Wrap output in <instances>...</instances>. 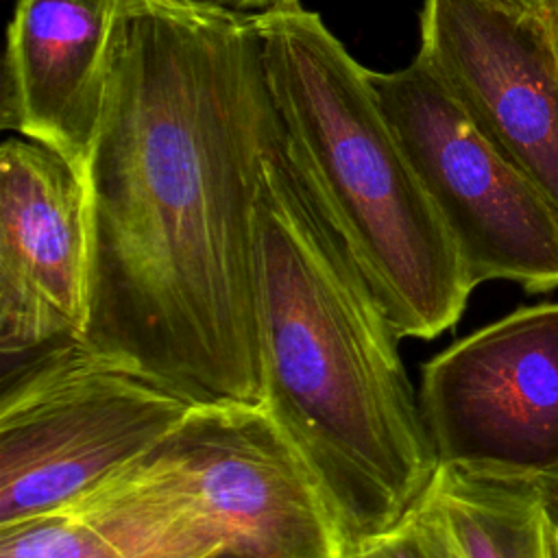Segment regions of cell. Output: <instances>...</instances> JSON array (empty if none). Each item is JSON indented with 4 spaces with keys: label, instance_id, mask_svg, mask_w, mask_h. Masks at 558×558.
Listing matches in <instances>:
<instances>
[{
    "label": "cell",
    "instance_id": "obj_1",
    "mask_svg": "<svg viewBox=\"0 0 558 558\" xmlns=\"http://www.w3.org/2000/svg\"><path fill=\"white\" fill-rule=\"evenodd\" d=\"M277 124L253 15L129 0L85 172L83 342L196 401L259 399L255 198Z\"/></svg>",
    "mask_w": 558,
    "mask_h": 558
},
{
    "label": "cell",
    "instance_id": "obj_2",
    "mask_svg": "<svg viewBox=\"0 0 558 558\" xmlns=\"http://www.w3.org/2000/svg\"><path fill=\"white\" fill-rule=\"evenodd\" d=\"M255 314L259 399L314 473L342 547L384 534L436 456L401 338L281 122L255 198Z\"/></svg>",
    "mask_w": 558,
    "mask_h": 558
},
{
    "label": "cell",
    "instance_id": "obj_3",
    "mask_svg": "<svg viewBox=\"0 0 558 558\" xmlns=\"http://www.w3.org/2000/svg\"><path fill=\"white\" fill-rule=\"evenodd\" d=\"M270 100L399 338L451 329L477 288L362 68L318 13H255Z\"/></svg>",
    "mask_w": 558,
    "mask_h": 558
},
{
    "label": "cell",
    "instance_id": "obj_4",
    "mask_svg": "<svg viewBox=\"0 0 558 558\" xmlns=\"http://www.w3.org/2000/svg\"><path fill=\"white\" fill-rule=\"evenodd\" d=\"M120 558H338L307 462L262 399L198 401L144 458L57 510Z\"/></svg>",
    "mask_w": 558,
    "mask_h": 558
},
{
    "label": "cell",
    "instance_id": "obj_5",
    "mask_svg": "<svg viewBox=\"0 0 558 558\" xmlns=\"http://www.w3.org/2000/svg\"><path fill=\"white\" fill-rule=\"evenodd\" d=\"M194 403L83 340L37 351L0 397V527L57 512L131 466Z\"/></svg>",
    "mask_w": 558,
    "mask_h": 558
},
{
    "label": "cell",
    "instance_id": "obj_6",
    "mask_svg": "<svg viewBox=\"0 0 558 558\" xmlns=\"http://www.w3.org/2000/svg\"><path fill=\"white\" fill-rule=\"evenodd\" d=\"M368 81L473 283L556 290L558 214L477 129L432 63L418 52L401 70H368Z\"/></svg>",
    "mask_w": 558,
    "mask_h": 558
},
{
    "label": "cell",
    "instance_id": "obj_7",
    "mask_svg": "<svg viewBox=\"0 0 558 558\" xmlns=\"http://www.w3.org/2000/svg\"><path fill=\"white\" fill-rule=\"evenodd\" d=\"M418 403L436 464L558 477V301L519 307L436 353Z\"/></svg>",
    "mask_w": 558,
    "mask_h": 558
},
{
    "label": "cell",
    "instance_id": "obj_8",
    "mask_svg": "<svg viewBox=\"0 0 558 558\" xmlns=\"http://www.w3.org/2000/svg\"><path fill=\"white\" fill-rule=\"evenodd\" d=\"M94 268L85 177L33 140L0 148V353L83 340Z\"/></svg>",
    "mask_w": 558,
    "mask_h": 558
},
{
    "label": "cell",
    "instance_id": "obj_9",
    "mask_svg": "<svg viewBox=\"0 0 558 558\" xmlns=\"http://www.w3.org/2000/svg\"><path fill=\"white\" fill-rule=\"evenodd\" d=\"M418 52L558 214V54L543 11L425 0Z\"/></svg>",
    "mask_w": 558,
    "mask_h": 558
},
{
    "label": "cell",
    "instance_id": "obj_10",
    "mask_svg": "<svg viewBox=\"0 0 558 558\" xmlns=\"http://www.w3.org/2000/svg\"><path fill=\"white\" fill-rule=\"evenodd\" d=\"M129 0H15L0 126L44 144L83 177L107 109Z\"/></svg>",
    "mask_w": 558,
    "mask_h": 558
},
{
    "label": "cell",
    "instance_id": "obj_11",
    "mask_svg": "<svg viewBox=\"0 0 558 558\" xmlns=\"http://www.w3.org/2000/svg\"><path fill=\"white\" fill-rule=\"evenodd\" d=\"M551 480L438 462L416 506L458 558H549Z\"/></svg>",
    "mask_w": 558,
    "mask_h": 558
},
{
    "label": "cell",
    "instance_id": "obj_12",
    "mask_svg": "<svg viewBox=\"0 0 558 558\" xmlns=\"http://www.w3.org/2000/svg\"><path fill=\"white\" fill-rule=\"evenodd\" d=\"M0 558H120L89 525L48 512L0 527Z\"/></svg>",
    "mask_w": 558,
    "mask_h": 558
},
{
    "label": "cell",
    "instance_id": "obj_13",
    "mask_svg": "<svg viewBox=\"0 0 558 558\" xmlns=\"http://www.w3.org/2000/svg\"><path fill=\"white\" fill-rule=\"evenodd\" d=\"M338 558H458L438 525L414 504L408 514L368 541L344 549Z\"/></svg>",
    "mask_w": 558,
    "mask_h": 558
},
{
    "label": "cell",
    "instance_id": "obj_14",
    "mask_svg": "<svg viewBox=\"0 0 558 558\" xmlns=\"http://www.w3.org/2000/svg\"><path fill=\"white\" fill-rule=\"evenodd\" d=\"M187 2L205 4V7H214V9H225V11H233V13L255 15V13H264L268 9H275V7H279L288 0H187Z\"/></svg>",
    "mask_w": 558,
    "mask_h": 558
},
{
    "label": "cell",
    "instance_id": "obj_15",
    "mask_svg": "<svg viewBox=\"0 0 558 558\" xmlns=\"http://www.w3.org/2000/svg\"><path fill=\"white\" fill-rule=\"evenodd\" d=\"M549 558H558V477L551 480L549 488Z\"/></svg>",
    "mask_w": 558,
    "mask_h": 558
},
{
    "label": "cell",
    "instance_id": "obj_16",
    "mask_svg": "<svg viewBox=\"0 0 558 558\" xmlns=\"http://www.w3.org/2000/svg\"><path fill=\"white\" fill-rule=\"evenodd\" d=\"M541 11L547 20V26H549V33H551V39L556 46V54H558V0H543Z\"/></svg>",
    "mask_w": 558,
    "mask_h": 558
},
{
    "label": "cell",
    "instance_id": "obj_17",
    "mask_svg": "<svg viewBox=\"0 0 558 558\" xmlns=\"http://www.w3.org/2000/svg\"><path fill=\"white\" fill-rule=\"evenodd\" d=\"M506 2L523 7V9H532V11H541V7H543V0H506Z\"/></svg>",
    "mask_w": 558,
    "mask_h": 558
},
{
    "label": "cell",
    "instance_id": "obj_18",
    "mask_svg": "<svg viewBox=\"0 0 558 558\" xmlns=\"http://www.w3.org/2000/svg\"><path fill=\"white\" fill-rule=\"evenodd\" d=\"M218 558H242V556H238V554H222V556H218Z\"/></svg>",
    "mask_w": 558,
    "mask_h": 558
}]
</instances>
